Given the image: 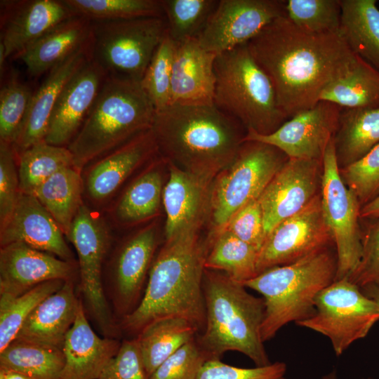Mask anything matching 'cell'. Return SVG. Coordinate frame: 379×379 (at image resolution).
Masks as SVG:
<instances>
[{
	"mask_svg": "<svg viewBox=\"0 0 379 379\" xmlns=\"http://www.w3.org/2000/svg\"><path fill=\"white\" fill-rule=\"evenodd\" d=\"M319 101L341 108L379 107V71L357 56L350 69L322 92Z\"/></svg>",
	"mask_w": 379,
	"mask_h": 379,
	"instance_id": "e575fe53",
	"label": "cell"
},
{
	"mask_svg": "<svg viewBox=\"0 0 379 379\" xmlns=\"http://www.w3.org/2000/svg\"><path fill=\"white\" fill-rule=\"evenodd\" d=\"M199 330L181 318L154 321L136 336L149 377L171 355L194 338Z\"/></svg>",
	"mask_w": 379,
	"mask_h": 379,
	"instance_id": "d6a6232c",
	"label": "cell"
},
{
	"mask_svg": "<svg viewBox=\"0 0 379 379\" xmlns=\"http://www.w3.org/2000/svg\"><path fill=\"white\" fill-rule=\"evenodd\" d=\"M91 20V60L107 75L140 82L167 32L165 18Z\"/></svg>",
	"mask_w": 379,
	"mask_h": 379,
	"instance_id": "ba28073f",
	"label": "cell"
},
{
	"mask_svg": "<svg viewBox=\"0 0 379 379\" xmlns=\"http://www.w3.org/2000/svg\"><path fill=\"white\" fill-rule=\"evenodd\" d=\"M288 157L270 145L244 141L226 168L213 179L211 192L208 236L220 231L230 219L260 194Z\"/></svg>",
	"mask_w": 379,
	"mask_h": 379,
	"instance_id": "9c48e42d",
	"label": "cell"
},
{
	"mask_svg": "<svg viewBox=\"0 0 379 379\" xmlns=\"http://www.w3.org/2000/svg\"><path fill=\"white\" fill-rule=\"evenodd\" d=\"M361 220H379V194L360 209Z\"/></svg>",
	"mask_w": 379,
	"mask_h": 379,
	"instance_id": "816d5d0a",
	"label": "cell"
},
{
	"mask_svg": "<svg viewBox=\"0 0 379 379\" xmlns=\"http://www.w3.org/2000/svg\"><path fill=\"white\" fill-rule=\"evenodd\" d=\"M322 171L323 161L287 159L258 198L266 237L321 193Z\"/></svg>",
	"mask_w": 379,
	"mask_h": 379,
	"instance_id": "e0dca14e",
	"label": "cell"
},
{
	"mask_svg": "<svg viewBox=\"0 0 379 379\" xmlns=\"http://www.w3.org/2000/svg\"><path fill=\"white\" fill-rule=\"evenodd\" d=\"M286 364L276 361L254 368H239L213 359L205 363L197 379H286Z\"/></svg>",
	"mask_w": 379,
	"mask_h": 379,
	"instance_id": "7dc6e473",
	"label": "cell"
},
{
	"mask_svg": "<svg viewBox=\"0 0 379 379\" xmlns=\"http://www.w3.org/2000/svg\"><path fill=\"white\" fill-rule=\"evenodd\" d=\"M340 174L361 208L373 200L379 194V144L357 161L340 168Z\"/></svg>",
	"mask_w": 379,
	"mask_h": 379,
	"instance_id": "ee69618b",
	"label": "cell"
},
{
	"mask_svg": "<svg viewBox=\"0 0 379 379\" xmlns=\"http://www.w3.org/2000/svg\"><path fill=\"white\" fill-rule=\"evenodd\" d=\"M67 237L77 253L79 290L86 312L104 337L118 339L122 333L106 298L102 277L109 245L103 223L82 204Z\"/></svg>",
	"mask_w": 379,
	"mask_h": 379,
	"instance_id": "8fae6325",
	"label": "cell"
},
{
	"mask_svg": "<svg viewBox=\"0 0 379 379\" xmlns=\"http://www.w3.org/2000/svg\"><path fill=\"white\" fill-rule=\"evenodd\" d=\"M361 290L366 296L374 300L379 307V288L375 286H367Z\"/></svg>",
	"mask_w": 379,
	"mask_h": 379,
	"instance_id": "db71d44e",
	"label": "cell"
},
{
	"mask_svg": "<svg viewBox=\"0 0 379 379\" xmlns=\"http://www.w3.org/2000/svg\"><path fill=\"white\" fill-rule=\"evenodd\" d=\"M84 185L81 171L70 166L55 173L32 194L51 215L66 237L83 204Z\"/></svg>",
	"mask_w": 379,
	"mask_h": 379,
	"instance_id": "1f68e13d",
	"label": "cell"
},
{
	"mask_svg": "<svg viewBox=\"0 0 379 379\" xmlns=\"http://www.w3.org/2000/svg\"><path fill=\"white\" fill-rule=\"evenodd\" d=\"M222 230L229 232L259 251L266 239V234L258 199L241 208Z\"/></svg>",
	"mask_w": 379,
	"mask_h": 379,
	"instance_id": "f907efd6",
	"label": "cell"
},
{
	"mask_svg": "<svg viewBox=\"0 0 379 379\" xmlns=\"http://www.w3.org/2000/svg\"><path fill=\"white\" fill-rule=\"evenodd\" d=\"M211 359L196 336L166 359L149 379H197L205 363Z\"/></svg>",
	"mask_w": 379,
	"mask_h": 379,
	"instance_id": "f6af8a7d",
	"label": "cell"
},
{
	"mask_svg": "<svg viewBox=\"0 0 379 379\" xmlns=\"http://www.w3.org/2000/svg\"><path fill=\"white\" fill-rule=\"evenodd\" d=\"M65 357L61 349L13 340L0 352V368L32 379H61Z\"/></svg>",
	"mask_w": 379,
	"mask_h": 379,
	"instance_id": "d590c367",
	"label": "cell"
},
{
	"mask_svg": "<svg viewBox=\"0 0 379 379\" xmlns=\"http://www.w3.org/2000/svg\"><path fill=\"white\" fill-rule=\"evenodd\" d=\"M321 199L324 218L336 248L335 280L348 278L361 255V205L341 178L333 138L323 157Z\"/></svg>",
	"mask_w": 379,
	"mask_h": 379,
	"instance_id": "7c38bea8",
	"label": "cell"
},
{
	"mask_svg": "<svg viewBox=\"0 0 379 379\" xmlns=\"http://www.w3.org/2000/svg\"><path fill=\"white\" fill-rule=\"evenodd\" d=\"M332 242L323 215L320 193L302 210L281 222L269 233L258 253V274L328 248Z\"/></svg>",
	"mask_w": 379,
	"mask_h": 379,
	"instance_id": "4fadbf2b",
	"label": "cell"
},
{
	"mask_svg": "<svg viewBox=\"0 0 379 379\" xmlns=\"http://www.w3.org/2000/svg\"><path fill=\"white\" fill-rule=\"evenodd\" d=\"M92 20L76 15L56 25L16 55L30 75L49 72L86 44L91 37Z\"/></svg>",
	"mask_w": 379,
	"mask_h": 379,
	"instance_id": "83f0119b",
	"label": "cell"
},
{
	"mask_svg": "<svg viewBox=\"0 0 379 379\" xmlns=\"http://www.w3.org/2000/svg\"><path fill=\"white\" fill-rule=\"evenodd\" d=\"M361 255L354 272L347 278L362 288H379V220H361Z\"/></svg>",
	"mask_w": 379,
	"mask_h": 379,
	"instance_id": "bcb514c9",
	"label": "cell"
},
{
	"mask_svg": "<svg viewBox=\"0 0 379 379\" xmlns=\"http://www.w3.org/2000/svg\"><path fill=\"white\" fill-rule=\"evenodd\" d=\"M205 269L225 273L244 284L258 275V251L229 232L222 230L206 239Z\"/></svg>",
	"mask_w": 379,
	"mask_h": 379,
	"instance_id": "836d02e7",
	"label": "cell"
},
{
	"mask_svg": "<svg viewBox=\"0 0 379 379\" xmlns=\"http://www.w3.org/2000/svg\"><path fill=\"white\" fill-rule=\"evenodd\" d=\"M247 46L270 79L288 119L319 102L324 89L345 75L357 58L340 31L309 32L286 15L266 25Z\"/></svg>",
	"mask_w": 379,
	"mask_h": 379,
	"instance_id": "6da1fadb",
	"label": "cell"
},
{
	"mask_svg": "<svg viewBox=\"0 0 379 379\" xmlns=\"http://www.w3.org/2000/svg\"><path fill=\"white\" fill-rule=\"evenodd\" d=\"M214 70V105L246 131L269 134L288 120L270 79L254 60L247 44L218 54Z\"/></svg>",
	"mask_w": 379,
	"mask_h": 379,
	"instance_id": "52a82bcc",
	"label": "cell"
},
{
	"mask_svg": "<svg viewBox=\"0 0 379 379\" xmlns=\"http://www.w3.org/2000/svg\"><path fill=\"white\" fill-rule=\"evenodd\" d=\"M121 342L100 337L91 328L81 298L76 319L69 330L62 351L65 365L61 379H98Z\"/></svg>",
	"mask_w": 379,
	"mask_h": 379,
	"instance_id": "484cf974",
	"label": "cell"
},
{
	"mask_svg": "<svg viewBox=\"0 0 379 379\" xmlns=\"http://www.w3.org/2000/svg\"><path fill=\"white\" fill-rule=\"evenodd\" d=\"M0 48L15 58L51 28L77 14L65 0L1 1Z\"/></svg>",
	"mask_w": 379,
	"mask_h": 379,
	"instance_id": "ac0fdd59",
	"label": "cell"
},
{
	"mask_svg": "<svg viewBox=\"0 0 379 379\" xmlns=\"http://www.w3.org/2000/svg\"><path fill=\"white\" fill-rule=\"evenodd\" d=\"M157 246V229L152 224L137 232L119 248L105 290L118 322L139 305Z\"/></svg>",
	"mask_w": 379,
	"mask_h": 379,
	"instance_id": "2e32d148",
	"label": "cell"
},
{
	"mask_svg": "<svg viewBox=\"0 0 379 379\" xmlns=\"http://www.w3.org/2000/svg\"><path fill=\"white\" fill-rule=\"evenodd\" d=\"M325 379H335V377H331V376H328V377H326Z\"/></svg>",
	"mask_w": 379,
	"mask_h": 379,
	"instance_id": "11a10c76",
	"label": "cell"
},
{
	"mask_svg": "<svg viewBox=\"0 0 379 379\" xmlns=\"http://www.w3.org/2000/svg\"><path fill=\"white\" fill-rule=\"evenodd\" d=\"M77 14L91 20L164 17L161 0H65Z\"/></svg>",
	"mask_w": 379,
	"mask_h": 379,
	"instance_id": "ab89813d",
	"label": "cell"
},
{
	"mask_svg": "<svg viewBox=\"0 0 379 379\" xmlns=\"http://www.w3.org/2000/svg\"><path fill=\"white\" fill-rule=\"evenodd\" d=\"M0 228L1 246L21 242L64 260L74 262L73 253L62 230L32 194L20 193L13 213Z\"/></svg>",
	"mask_w": 379,
	"mask_h": 379,
	"instance_id": "44dd1931",
	"label": "cell"
},
{
	"mask_svg": "<svg viewBox=\"0 0 379 379\" xmlns=\"http://www.w3.org/2000/svg\"><path fill=\"white\" fill-rule=\"evenodd\" d=\"M167 33L175 44L197 38L216 8V0H161Z\"/></svg>",
	"mask_w": 379,
	"mask_h": 379,
	"instance_id": "f35d334b",
	"label": "cell"
},
{
	"mask_svg": "<svg viewBox=\"0 0 379 379\" xmlns=\"http://www.w3.org/2000/svg\"><path fill=\"white\" fill-rule=\"evenodd\" d=\"M336 271V254L328 247L265 270L244 283L246 288L261 294L265 301L262 341L274 338L288 324L312 316L317 296L335 280Z\"/></svg>",
	"mask_w": 379,
	"mask_h": 379,
	"instance_id": "8992f818",
	"label": "cell"
},
{
	"mask_svg": "<svg viewBox=\"0 0 379 379\" xmlns=\"http://www.w3.org/2000/svg\"><path fill=\"white\" fill-rule=\"evenodd\" d=\"M166 161L161 156L152 161L128 187L119 199L115 217L121 223L134 224L148 220L159 212L164 190Z\"/></svg>",
	"mask_w": 379,
	"mask_h": 379,
	"instance_id": "4dcf8cb0",
	"label": "cell"
},
{
	"mask_svg": "<svg viewBox=\"0 0 379 379\" xmlns=\"http://www.w3.org/2000/svg\"><path fill=\"white\" fill-rule=\"evenodd\" d=\"M217 55L203 48L197 38L175 44L170 105H214Z\"/></svg>",
	"mask_w": 379,
	"mask_h": 379,
	"instance_id": "cb8c5ba5",
	"label": "cell"
},
{
	"mask_svg": "<svg viewBox=\"0 0 379 379\" xmlns=\"http://www.w3.org/2000/svg\"><path fill=\"white\" fill-rule=\"evenodd\" d=\"M286 1L219 0L197 37L201 46L217 55L247 44L266 25L286 15Z\"/></svg>",
	"mask_w": 379,
	"mask_h": 379,
	"instance_id": "5bb4252c",
	"label": "cell"
},
{
	"mask_svg": "<svg viewBox=\"0 0 379 379\" xmlns=\"http://www.w3.org/2000/svg\"><path fill=\"white\" fill-rule=\"evenodd\" d=\"M16 155L12 144L0 141V225L13 213L21 193Z\"/></svg>",
	"mask_w": 379,
	"mask_h": 379,
	"instance_id": "c3c4849f",
	"label": "cell"
},
{
	"mask_svg": "<svg viewBox=\"0 0 379 379\" xmlns=\"http://www.w3.org/2000/svg\"><path fill=\"white\" fill-rule=\"evenodd\" d=\"M379 321V307L347 278L335 280L317 296L314 312L295 324L326 336L337 356L365 338Z\"/></svg>",
	"mask_w": 379,
	"mask_h": 379,
	"instance_id": "30bf717a",
	"label": "cell"
},
{
	"mask_svg": "<svg viewBox=\"0 0 379 379\" xmlns=\"http://www.w3.org/2000/svg\"><path fill=\"white\" fill-rule=\"evenodd\" d=\"M77 266L21 242L1 246L0 294L19 295L51 280L75 281Z\"/></svg>",
	"mask_w": 379,
	"mask_h": 379,
	"instance_id": "d6986e66",
	"label": "cell"
},
{
	"mask_svg": "<svg viewBox=\"0 0 379 379\" xmlns=\"http://www.w3.org/2000/svg\"><path fill=\"white\" fill-rule=\"evenodd\" d=\"M159 154L152 129L144 131L99 158L84 181L88 196L99 201L109 197L146 161Z\"/></svg>",
	"mask_w": 379,
	"mask_h": 379,
	"instance_id": "d4e9b609",
	"label": "cell"
},
{
	"mask_svg": "<svg viewBox=\"0 0 379 379\" xmlns=\"http://www.w3.org/2000/svg\"><path fill=\"white\" fill-rule=\"evenodd\" d=\"M74 282L65 281L58 291L44 298L30 313L15 339L62 350L81 300Z\"/></svg>",
	"mask_w": 379,
	"mask_h": 379,
	"instance_id": "4316f807",
	"label": "cell"
},
{
	"mask_svg": "<svg viewBox=\"0 0 379 379\" xmlns=\"http://www.w3.org/2000/svg\"><path fill=\"white\" fill-rule=\"evenodd\" d=\"M341 107L319 101L286 120L274 132L262 135L246 132L244 141H257L276 147L288 158L323 161L326 149L336 132Z\"/></svg>",
	"mask_w": 379,
	"mask_h": 379,
	"instance_id": "9a60e30c",
	"label": "cell"
},
{
	"mask_svg": "<svg viewBox=\"0 0 379 379\" xmlns=\"http://www.w3.org/2000/svg\"><path fill=\"white\" fill-rule=\"evenodd\" d=\"M155 108L140 82L107 75L79 131L67 147L79 171L152 128Z\"/></svg>",
	"mask_w": 379,
	"mask_h": 379,
	"instance_id": "5b68a950",
	"label": "cell"
},
{
	"mask_svg": "<svg viewBox=\"0 0 379 379\" xmlns=\"http://www.w3.org/2000/svg\"><path fill=\"white\" fill-rule=\"evenodd\" d=\"M62 280H51L19 295L0 294V352L15 338L34 309L47 296L58 291Z\"/></svg>",
	"mask_w": 379,
	"mask_h": 379,
	"instance_id": "74e56055",
	"label": "cell"
},
{
	"mask_svg": "<svg viewBox=\"0 0 379 379\" xmlns=\"http://www.w3.org/2000/svg\"><path fill=\"white\" fill-rule=\"evenodd\" d=\"M340 33L350 50L379 71V8L376 0H340Z\"/></svg>",
	"mask_w": 379,
	"mask_h": 379,
	"instance_id": "f1b7e54d",
	"label": "cell"
},
{
	"mask_svg": "<svg viewBox=\"0 0 379 379\" xmlns=\"http://www.w3.org/2000/svg\"><path fill=\"white\" fill-rule=\"evenodd\" d=\"M16 154L20 190L25 194H32L55 173L74 166L73 156L67 147L53 145L44 140Z\"/></svg>",
	"mask_w": 379,
	"mask_h": 379,
	"instance_id": "8d00e7d4",
	"label": "cell"
},
{
	"mask_svg": "<svg viewBox=\"0 0 379 379\" xmlns=\"http://www.w3.org/2000/svg\"><path fill=\"white\" fill-rule=\"evenodd\" d=\"M167 162V161H166ZM168 178L162 202L166 213L165 238L180 232L200 229L210 216L212 182L167 162Z\"/></svg>",
	"mask_w": 379,
	"mask_h": 379,
	"instance_id": "603a6c76",
	"label": "cell"
},
{
	"mask_svg": "<svg viewBox=\"0 0 379 379\" xmlns=\"http://www.w3.org/2000/svg\"><path fill=\"white\" fill-rule=\"evenodd\" d=\"M241 126L214 105H169L155 112L151 129L167 162L213 181L235 158L246 134Z\"/></svg>",
	"mask_w": 379,
	"mask_h": 379,
	"instance_id": "3957f363",
	"label": "cell"
},
{
	"mask_svg": "<svg viewBox=\"0 0 379 379\" xmlns=\"http://www.w3.org/2000/svg\"><path fill=\"white\" fill-rule=\"evenodd\" d=\"M175 50V44L166 32L140 81L143 91L156 111L170 105Z\"/></svg>",
	"mask_w": 379,
	"mask_h": 379,
	"instance_id": "b9f144b4",
	"label": "cell"
},
{
	"mask_svg": "<svg viewBox=\"0 0 379 379\" xmlns=\"http://www.w3.org/2000/svg\"><path fill=\"white\" fill-rule=\"evenodd\" d=\"M98 379H149L135 338L124 340Z\"/></svg>",
	"mask_w": 379,
	"mask_h": 379,
	"instance_id": "681fc988",
	"label": "cell"
},
{
	"mask_svg": "<svg viewBox=\"0 0 379 379\" xmlns=\"http://www.w3.org/2000/svg\"><path fill=\"white\" fill-rule=\"evenodd\" d=\"M333 139L339 168L361 159L379 144V107L342 108Z\"/></svg>",
	"mask_w": 379,
	"mask_h": 379,
	"instance_id": "f546056e",
	"label": "cell"
},
{
	"mask_svg": "<svg viewBox=\"0 0 379 379\" xmlns=\"http://www.w3.org/2000/svg\"><path fill=\"white\" fill-rule=\"evenodd\" d=\"M107 77L106 72L91 60L70 79L53 110L46 142L68 146L82 126Z\"/></svg>",
	"mask_w": 379,
	"mask_h": 379,
	"instance_id": "ffe728a7",
	"label": "cell"
},
{
	"mask_svg": "<svg viewBox=\"0 0 379 379\" xmlns=\"http://www.w3.org/2000/svg\"><path fill=\"white\" fill-rule=\"evenodd\" d=\"M33 92L15 74L0 91V141L13 144L26 116Z\"/></svg>",
	"mask_w": 379,
	"mask_h": 379,
	"instance_id": "7bdbcfd3",
	"label": "cell"
},
{
	"mask_svg": "<svg viewBox=\"0 0 379 379\" xmlns=\"http://www.w3.org/2000/svg\"><path fill=\"white\" fill-rule=\"evenodd\" d=\"M246 288L223 272L205 269L206 321L197 340L212 359H220L227 351H237L256 366H262L271 363L260 335L265 301Z\"/></svg>",
	"mask_w": 379,
	"mask_h": 379,
	"instance_id": "277c9868",
	"label": "cell"
},
{
	"mask_svg": "<svg viewBox=\"0 0 379 379\" xmlns=\"http://www.w3.org/2000/svg\"><path fill=\"white\" fill-rule=\"evenodd\" d=\"M199 230L187 229L165 239L139 305L119 322L122 333L136 338L147 326L165 318L184 319L199 333L204 331L203 279L208 249Z\"/></svg>",
	"mask_w": 379,
	"mask_h": 379,
	"instance_id": "7a4b0ae2",
	"label": "cell"
},
{
	"mask_svg": "<svg viewBox=\"0 0 379 379\" xmlns=\"http://www.w3.org/2000/svg\"><path fill=\"white\" fill-rule=\"evenodd\" d=\"M91 60L90 41L52 68L33 92L18 136L13 144L16 154L44 140L54 107L70 79Z\"/></svg>",
	"mask_w": 379,
	"mask_h": 379,
	"instance_id": "7402d4cb",
	"label": "cell"
},
{
	"mask_svg": "<svg viewBox=\"0 0 379 379\" xmlns=\"http://www.w3.org/2000/svg\"><path fill=\"white\" fill-rule=\"evenodd\" d=\"M340 0H288L286 16L297 27L312 33L338 32Z\"/></svg>",
	"mask_w": 379,
	"mask_h": 379,
	"instance_id": "60d3db41",
	"label": "cell"
},
{
	"mask_svg": "<svg viewBox=\"0 0 379 379\" xmlns=\"http://www.w3.org/2000/svg\"><path fill=\"white\" fill-rule=\"evenodd\" d=\"M0 379H32L21 373L8 370L5 368H0Z\"/></svg>",
	"mask_w": 379,
	"mask_h": 379,
	"instance_id": "f5cc1de1",
	"label": "cell"
}]
</instances>
